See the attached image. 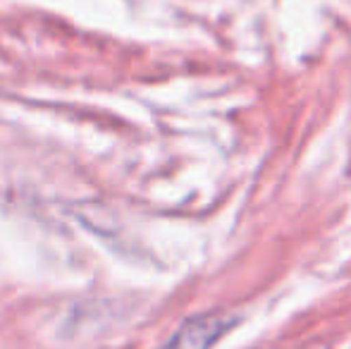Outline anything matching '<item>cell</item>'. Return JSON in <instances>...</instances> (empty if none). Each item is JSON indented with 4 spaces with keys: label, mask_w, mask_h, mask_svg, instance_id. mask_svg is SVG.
<instances>
[{
    "label": "cell",
    "mask_w": 351,
    "mask_h": 349,
    "mask_svg": "<svg viewBox=\"0 0 351 349\" xmlns=\"http://www.w3.org/2000/svg\"><path fill=\"white\" fill-rule=\"evenodd\" d=\"M230 326L232 318L222 316V313L199 316L182 328L180 335L172 342V349H208Z\"/></svg>",
    "instance_id": "cell-1"
}]
</instances>
